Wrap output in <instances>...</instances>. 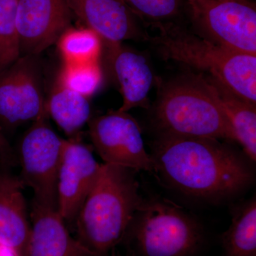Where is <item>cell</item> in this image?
Masks as SVG:
<instances>
[{"label": "cell", "instance_id": "obj_14", "mask_svg": "<svg viewBox=\"0 0 256 256\" xmlns=\"http://www.w3.org/2000/svg\"><path fill=\"white\" fill-rule=\"evenodd\" d=\"M106 47L122 96V106L118 110L128 112L136 108H148L154 76L146 57L122 44Z\"/></svg>", "mask_w": 256, "mask_h": 256}, {"label": "cell", "instance_id": "obj_2", "mask_svg": "<svg viewBox=\"0 0 256 256\" xmlns=\"http://www.w3.org/2000/svg\"><path fill=\"white\" fill-rule=\"evenodd\" d=\"M143 202L134 170L102 164L76 218V238L96 256H108L122 242Z\"/></svg>", "mask_w": 256, "mask_h": 256}, {"label": "cell", "instance_id": "obj_9", "mask_svg": "<svg viewBox=\"0 0 256 256\" xmlns=\"http://www.w3.org/2000/svg\"><path fill=\"white\" fill-rule=\"evenodd\" d=\"M34 56L20 57L0 72V128L12 130L47 114Z\"/></svg>", "mask_w": 256, "mask_h": 256}, {"label": "cell", "instance_id": "obj_16", "mask_svg": "<svg viewBox=\"0 0 256 256\" xmlns=\"http://www.w3.org/2000/svg\"><path fill=\"white\" fill-rule=\"evenodd\" d=\"M233 128L236 142L252 162L256 160V105L234 94L222 82L206 75Z\"/></svg>", "mask_w": 256, "mask_h": 256}, {"label": "cell", "instance_id": "obj_1", "mask_svg": "<svg viewBox=\"0 0 256 256\" xmlns=\"http://www.w3.org/2000/svg\"><path fill=\"white\" fill-rule=\"evenodd\" d=\"M151 156L154 171L170 186L201 200L230 198L255 178L252 162L218 140L159 134Z\"/></svg>", "mask_w": 256, "mask_h": 256}, {"label": "cell", "instance_id": "obj_3", "mask_svg": "<svg viewBox=\"0 0 256 256\" xmlns=\"http://www.w3.org/2000/svg\"><path fill=\"white\" fill-rule=\"evenodd\" d=\"M159 134L236 142L206 75L188 72L162 84L153 112Z\"/></svg>", "mask_w": 256, "mask_h": 256}, {"label": "cell", "instance_id": "obj_24", "mask_svg": "<svg viewBox=\"0 0 256 256\" xmlns=\"http://www.w3.org/2000/svg\"><path fill=\"white\" fill-rule=\"evenodd\" d=\"M0 256H20L18 252L11 248L0 244Z\"/></svg>", "mask_w": 256, "mask_h": 256}, {"label": "cell", "instance_id": "obj_12", "mask_svg": "<svg viewBox=\"0 0 256 256\" xmlns=\"http://www.w3.org/2000/svg\"><path fill=\"white\" fill-rule=\"evenodd\" d=\"M67 6L85 25L96 32L106 46L127 40L146 41L148 32L121 0H65Z\"/></svg>", "mask_w": 256, "mask_h": 256}, {"label": "cell", "instance_id": "obj_5", "mask_svg": "<svg viewBox=\"0 0 256 256\" xmlns=\"http://www.w3.org/2000/svg\"><path fill=\"white\" fill-rule=\"evenodd\" d=\"M204 240L201 224L169 200H144L126 230L127 256H197Z\"/></svg>", "mask_w": 256, "mask_h": 256}, {"label": "cell", "instance_id": "obj_8", "mask_svg": "<svg viewBox=\"0 0 256 256\" xmlns=\"http://www.w3.org/2000/svg\"><path fill=\"white\" fill-rule=\"evenodd\" d=\"M88 124L92 146L105 164L154 172V161L144 148L140 127L128 112L110 111L90 118Z\"/></svg>", "mask_w": 256, "mask_h": 256}, {"label": "cell", "instance_id": "obj_22", "mask_svg": "<svg viewBox=\"0 0 256 256\" xmlns=\"http://www.w3.org/2000/svg\"><path fill=\"white\" fill-rule=\"evenodd\" d=\"M134 16L149 26L171 22L178 18L184 0H121Z\"/></svg>", "mask_w": 256, "mask_h": 256}, {"label": "cell", "instance_id": "obj_21", "mask_svg": "<svg viewBox=\"0 0 256 256\" xmlns=\"http://www.w3.org/2000/svg\"><path fill=\"white\" fill-rule=\"evenodd\" d=\"M102 74L99 62L82 64H64L56 82L89 98L98 90L102 84Z\"/></svg>", "mask_w": 256, "mask_h": 256}, {"label": "cell", "instance_id": "obj_6", "mask_svg": "<svg viewBox=\"0 0 256 256\" xmlns=\"http://www.w3.org/2000/svg\"><path fill=\"white\" fill-rule=\"evenodd\" d=\"M203 38L230 50L256 55V6L252 0H184Z\"/></svg>", "mask_w": 256, "mask_h": 256}, {"label": "cell", "instance_id": "obj_17", "mask_svg": "<svg viewBox=\"0 0 256 256\" xmlns=\"http://www.w3.org/2000/svg\"><path fill=\"white\" fill-rule=\"evenodd\" d=\"M48 117L68 136H76L90 119L88 98L78 92L55 82L50 98L46 102Z\"/></svg>", "mask_w": 256, "mask_h": 256}, {"label": "cell", "instance_id": "obj_13", "mask_svg": "<svg viewBox=\"0 0 256 256\" xmlns=\"http://www.w3.org/2000/svg\"><path fill=\"white\" fill-rule=\"evenodd\" d=\"M24 256H96L69 232L56 208L33 202Z\"/></svg>", "mask_w": 256, "mask_h": 256}, {"label": "cell", "instance_id": "obj_23", "mask_svg": "<svg viewBox=\"0 0 256 256\" xmlns=\"http://www.w3.org/2000/svg\"><path fill=\"white\" fill-rule=\"evenodd\" d=\"M16 156L14 154L9 142L0 128V162L5 168L14 166L16 164Z\"/></svg>", "mask_w": 256, "mask_h": 256}, {"label": "cell", "instance_id": "obj_20", "mask_svg": "<svg viewBox=\"0 0 256 256\" xmlns=\"http://www.w3.org/2000/svg\"><path fill=\"white\" fill-rule=\"evenodd\" d=\"M18 0H0V72L21 57L16 28Z\"/></svg>", "mask_w": 256, "mask_h": 256}, {"label": "cell", "instance_id": "obj_7", "mask_svg": "<svg viewBox=\"0 0 256 256\" xmlns=\"http://www.w3.org/2000/svg\"><path fill=\"white\" fill-rule=\"evenodd\" d=\"M48 114L32 122L18 148L20 180L32 188L34 201L57 210V178L63 152L64 138L48 124Z\"/></svg>", "mask_w": 256, "mask_h": 256}, {"label": "cell", "instance_id": "obj_19", "mask_svg": "<svg viewBox=\"0 0 256 256\" xmlns=\"http://www.w3.org/2000/svg\"><path fill=\"white\" fill-rule=\"evenodd\" d=\"M64 64H82L99 62L102 42L90 28H69L56 42Z\"/></svg>", "mask_w": 256, "mask_h": 256}, {"label": "cell", "instance_id": "obj_10", "mask_svg": "<svg viewBox=\"0 0 256 256\" xmlns=\"http://www.w3.org/2000/svg\"><path fill=\"white\" fill-rule=\"evenodd\" d=\"M92 150L77 138L64 139L57 178V210L66 223L75 222L100 173Z\"/></svg>", "mask_w": 256, "mask_h": 256}, {"label": "cell", "instance_id": "obj_25", "mask_svg": "<svg viewBox=\"0 0 256 256\" xmlns=\"http://www.w3.org/2000/svg\"><path fill=\"white\" fill-rule=\"evenodd\" d=\"M111 256H120L118 254L117 252H116V248H114V250L111 252Z\"/></svg>", "mask_w": 256, "mask_h": 256}, {"label": "cell", "instance_id": "obj_4", "mask_svg": "<svg viewBox=\"0 0 256 256\" xmlns=\"http://www.w3.org/2000/svg\"><path fill=\"white\" fill-rule=\"evenodd\" d=\"M148 36L163 60L195 69L222 82L256 105V55L230 50L188 31L174 22L158 24Z\"/></svg>", "mask_w": 256, "mask_h": 256}, {"label": "cell", "instance_id": "obj_15", "mask_svg": "<svg viewBox=\"0 0 256 256\" xmlns=\"http://www.w3.org/2000/svg\"><path fill=\"white\" fill-rule=\"evenodd\" d=\"M20 178L0 172V244L24 256L31 224Z\"/></svg>", "mask_w": 256, "mask_h": 256}, {"label": "cell", "instance_id": "obj_18", "mask_svg": "<svg viewBox=\"0 0 256 256\" xmlns=\"http://www.w3.org/2000/svg\"><path fill=\"white\" fill-rule=\"evenodd\" d=\"M220 256H256L255 197L234 207L228 228L220 237Z\"/></svg>", "mask_w": 256, "mask_h": 256}, {"label": "cell", "instance_id": "obj_11", "mask_svg": "<svg viewBox=\"0 0 256 256\" xmlns=\"http://www.w3.org/2000/svg\"><path fill=\"white\" fill-rule=\"evenodd\" d=\"M65 0H18L16 28L21 56H36L62 36L72 22Z\"/></svg>", "mask_w": 256, "mask_h": 256}]
</instances>
